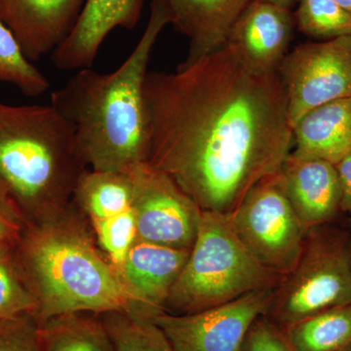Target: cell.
I'll return each instance as SVG.
<instances>
[{"instance_id":"cell-19","label":"cell","mask_w":351,"mask_h":351,"mask_svg":"<svg viewBox=\"0 0 351 351\" xmlns=\"http://www.w3.org/2000/svg\"><path fill=\"white\" fill-rule=\"evenodd\" d=\"M40 351H114L101 314L55 316L39 326Z\"/></svg>"},{"instance_id":"cell-15","label":"cell","mask_w":351,"mask_h":351,"mask_svg":"<svg viewBox=\"0 0 351 351\" xmlns=\"http://www.w3.org/2000/svg\"><path fill=\"white\" fill-rule=\"evenodd\" d=\"M295 25L290 9L251 0L235 21L226 43L254 68L277 71L288 54Z\"/></svg>"},{"instance_id":"cell-32","label":"cell","mask_w":351,"mask_h":351,"mask_svg":"<svg viewBox=\"0 0 351 351\" xmlns=\"http://www.w3.org/2000/svg\"><path fill=\"white\" fill-rule=\"evenodd\" d=\"M343 226H346V228H348V230L351 232V216L350 218H348L346 219L345 223H343Z\"/></svg>"},{"instance_id":"cell-20","label":"cell","mask_w":351,"mask_h":351,"mask_svg":"<svg viewBox=\"0 0 351 351\" xmlns=\"http://www.w3.org/2000/svg\"><path fill=\"white\" fill-rule=\"evenodd\" d=\"M283 332L295 351H343L351 345V304L314 314Z\"/></svg>"},{"instance_id":"cell-16","label":"cell","mask_w":351,"mask_h":351,"mask_svg":"<svg viewBox=\"0 0 351 351\" xmlns=\"http://www.w3.org/2000/svg\"><path fill=\"white\" fill-rule=\"evenodd\" d=\"M169 25L186 36L191 62L223 47L235 21L251 0H156Z\"/></svg>"},{"instance_id":"cell-25","label":"cell","mask_w":351,"mask_h":351,"mask_svg":"<svg viewBox=\"0 0 351 351\" xmlns=\"http://www.w3.org/2000/svg\"><path fill=\"white\" fill-rule=\"evenodd\" d=\"M90 225L101 250L119 271L137 239V226L133 209L131 208L117 216Z\"/></svg>"},{"instance_id":"cell-30","label":"cell","mask_w":351,"mask_h":351,"mask_svg":"<svg viewBox=\"0 0 351 351\" xmlns=\"http://www.w3.org/2000/svg\"><path fill=\"white\" fill-rule=\"evenodd\" d=\"M263 1L269 2V3L276 4V5L284 7V8L292 9L295 4H299L301 0H263Z\"/></svg>"},{"instance_id":"cell-2","label":"cell","mask_w":351,"mask_h":351,"mask_svg":"<svg viewBox=\"0 0 351 351\" xmlns=\"http://www.w3.org/2000/svg\"><path fill=\"white\" fill-rule=\"evenodd\" d=\"M169 25L152 0L144 34L125 61L110 73L76 71L51 94V104L75 127L76 144L89 169L127 172L147 162L151 149L145 85L159 34Z\"/></svg>"},{"instance_id":"cell-8","label":"cell","mask_w":351,"mask_h":351,"mask_svg":"<svg viewBox=\"0 0 351 351\" xmlns=\"http://www.w3.org/2000/svg\"><path fill=\"white\" fill-rule=\"evenodd\" d=\"M277 73L294 129L314 108L351 97V36L299 44L288 52Z\"/></svg>"},{"instance_id":"cell-7","label":"cell","mask_w":351,"mask_h":351,"mask_svg":"<svg viewBox=\"0 0 351 351\" xmlns=\"http://www.w3.org/2000/svg\"><path fill=\"white\" fill-rule=\"evenodd\" d=\"M228 217L240 242L261 265L282 277L292 271L301 257L307 230L277 174L256 184Z\"/></svg>"},{"instance_id":"cell-13","label":"cell","mask_w":351,"mask_h":351,"mask_svg":"<svg viewBox=\"0 0 351 351\" xmlns=\"http://www.w3.org/2000/svg\"><path fill=\"white\" fill-rule=\"evenodd\" d=\"M277 178L306 230L335 223L341 213V188L334 164L289 154Z\"/></svg>"},{"instance_id":"cell-1","label":"cell","mask_w":351,"mask_h":351,"mask_svg":"<svg viewBox=\"0 0 351 351\" xmlns=\"http://www.w3.org/2000/svg\"><path fill=\"white\" fill-rule=\"evenodd\" d=\"M145 95L147 162L170 176L202 212L232 214L292 151L280 76L254 68L228 43L174 73H149Z\"/></svg>"},{"instance_id":"cell-31","label":"cell","mask_w":351,"mask_h":351,"mask_svg":"<svg viewBox=\"0 0 351 351\" xmlns=\"http://www.w3.org/2000/svg\"><path fill=\"white\" fill-rule=\"evenodd\" d=\"M339 5L351 12V0H335Z\"/></svg>"},{"instance_id":"cell-9","label":"cell","mask_w":351,"mask_h":351,"mask_svg":"<svg viewBox=\"0 0 351 351\" xmlns=\"http://www.w3.org/2000/svg\"><path fill=\"white\" fill-rule=\"evenodd\" d=\"M129 171L133 179L132 209L137 239L191 250L202 213L195 201L170 176L149 162Z\"/></svg>"},{"instance_id":"cell-28","label":"cell","mask_w":351,"mask_h":351,"mask_svg":"<svg viewBox=\"0 0 351 351\" xmlns=\"http://www.w3.org/2000/svg\"><path fill=\"white\" fill-rule=\"evenodd\" d=\"M22 218L13 203L0 189V249L11 246L19 239Z\"/></svg>"},{"instance_id":"cell-26","label":"cell","mask_w":351,"mask_h":351,"mask_svg":"<svg viewBox=\"0 0 351 351\" xmlns=\"http://www.w3.org/2000/svg\"><path fill=\"white\" fill-rule=\"evenodd\" d=\"M0 351H40L36 318L24 315L0 320Z\"/></svg>"},{"instance_id":"cell-34","label":"cell","mask_w":351,"mask_h":351,"mask_svg":"<svg viewBox=\"0 0 351 351\" xmlns=\"http://www.w3.org/2000/svg\"><path fill=\"white\" fill-rule=\"evenodd\" d=\"M175 348V351H186V350H180V348Z\"/></svg>"},{"instance_id":"cell-3","label":"cell","mask_w":351,"mask_h":351,"mask_svg":"<svg viewBox=\"0 0 351 351\" xmlns=\"http://www.w3.org/2000/svg\"><path fill=\"white\" fill-rule=\"evenodd\" d=\"M21 242L23 277L40 326L55 316L125 311L137 315L119 272L101 250L93 230L75 203L31 223Z\"/></svg>"},{"instance_id":"cell-27","label":"cell","mask_w":351,"mask_h":351,"mask_svg":"<svg viewBox=\"0 0 351 351\" xmlns=\"http://www.w3.org/2000/svg\"><path fill=\"white\" fill-rule=\"evenodd\" d=\"M240 351H295L285 332L265 315L252 324Z\"/></svg>"},{"instance_id":"cell-29","label":"cell","mask_w":351,"mask_h":351,"mask_svg":"<svg viewBox=\"0 0 351 351\" xmlns=\"http://www.w3.org/2000/svg\"><path fill=\"white\" fill-rule=\"evenodd\" d=\"M341 188V212L351 216V152L335 164Z\"/></svg>"},{"instance_id":"cell-35","label":"cell","mask_w":351,"mask_h":351,"mask_svg":"<svg viewBox=\"0 0 351 351\" xmlns=\"http://www.w3.org/2000/svg\"><path fill=\"white\" fill-rule=\"evenodd\" d=\"M350 258H351V239H350Z\"/></svg>"},{"instance_id":"cell-12","label":"cell","mask_w":351,"mask_h":351,"mask_svg":"<svg viewBox=\"0 0 351 351\" xmlns=\"http://www.w3.org/2000/svg\"><path fill=\"white\" fill-rule=\"evenodd\" d=\"M86 0H0V21L29 61L56 49L71 32Z\"/></svg>"},{"instance_id":"cell-6","label":"cell","mask_w":351,"mask_h":351,"mask_svg":"<svg viewBox=\"0 0 351 351\" xmlns=\"http://www.w3.org/2000/svg\"><path fill=\"white\" fill-rule=\"evenodd\" d=\"M351 232L327 223L307 230L292 271L274 289L267 316L281 330L332 307L351 304Z\"/></svg>"},{"instance_id":"cell-24","label":"cell","mask_w":351,"mask_h":351,"mask_svg":"<svg viewBox=\"0 0 351 351\" xmlns=\"http://www.w3.org/2000/svg\"><path fill=\"white\" fill-rule=\"evenodd\" d=\"M9 250L10 246L0 249V320L34 317L38 302Z\"/></svg>"},{"instance_id":"cell-14","label":"cell","mask_w":351,"mask_h":351,"mask_svg":"<svg viewBox=\"0 0 351 351\" xmlns=\"http://www.w3.org/2000/svg\"><path fill=\"white\" fill-rule=\"evenodd\" d=\"M143 5L144 0H86L73 31L51 53L53 64L60 71L91 68L113 29H135Z\"/></svg>"},{"instance_id":"cell-4","label":"cell","mask_w":351,"mask_h":351,"mask_svg":"<svg viewBox=\"0 0 351 351\" xmlns=\"http://www.w3.org/2000/svg\"><path fill=\"white\" fill-rule=\"evenodd\" d=\"M87 169L75 127L52 106L0 101V189L21 216L34 223L63 211Z\"/></svg>"},{"instance_id":"cell-33","label":"cell","mask_w":351,"mask_h":351,"mask_svg":"<svg viewBox=\"0 0 351 351\" xmlns=\"http://www.w3.org/2000/svg\"><path fill=\"white\" fill-rule=\"evenodd\" d=\"M343 351H351V345L348 346V348H346V350Z\"/></svg>"},{"instance_id":"cell-22","label":"cell","mask_w":351,"mask_h":351,"mask_svg":"<svg viewBox=\"0 0 351 351\" xmlns=\"http://www.w3.org/2000/svg\"><path fill=\"white\" fill-rule=\"evenodd\" d=\"M0 82L14 85L27 97H38L50 87L47 77L29 61L10 29L0 21Z\"/></svg>"},{"instance_id":"cell-23","label":"cell","mask_w":351,"mask_h":351,"mask_svg":"<svg viewBox=\"0 0 351 351\" xmlns=\"http://www.w3.org/2000/svg\"><path fill=\"white\" fill-rule=\"evenodd\" d=\"M295 24L306 36L328 40L351 36V12L335 0H301Z\"/></svg>"},{"instance_id":"cell-5","label":"cell","mask_w":351,"mask_h":351,"mask_svg":"<svg viewBox=\"0 0 351 351\" xmlns=\"http://www.w3.org/2000/svg\"><path fill=\"white\" fill-rule=\"evenodd\" d=\"M281 278L249 253L226 215L202 212L195 244L166 301L165 313H199L276 286Z\"/></svg>"},{"instance_id":"cell-21","label":"cell","mask_w":351,"mask_h":351,"mask_svg":"<svg viewBox=\"0 0 351 351\" xmlns=\"http://www.w3.org/2000/svg\"><path fill=\"white\" fill-rule=\"evenodd\" d=\"M114 351H175L165 332L151 318L125 311L101 314Z\"/></svg>"},{"instance_id":"cell-10","label":"cell","mask_w":351,"mask_h":351,"mask_svg":"<svg viewBox=\"0 0 351 351\" xmlns=\"http://www.w3.org/2000/svg\"><path fill=\"white\" fill-rule=\"evenodd\" d=\"M276 286L249 293L199 313H163L152 320L163 330L176 348L240 351L252 324L269 311Z\"/></svg>"},{"instance_id":"cell-18","label":"cell","mask_w":351,"mask_h":351,"mask_svg":"<svg viewBox=\"0 0 351 351\" xmlns=\"http://www.w3.org/2000/svg\"><path fill=\"white\" fill-rule=\"evenodd\" d=\"M73 201L90 223L128 211L133 202L130 171L87 169L76 184Z\"/></svg>"},{"instance_id":"cell-11","label":"cell","mask_w":351,"mask_h":351,"mask_svg":"<svg viewBox=\"0 0 351 351\" xmlns=\"http://www.w3.org/2000/svg\"><path fill=\"white\" fill-rule=\"evenodd\" d=\"M189 253V249L136 239L117 272L135 304L137 315L152 319L165 313L166 301Z\"/></svg>"},{"instance_id":"cell-17","label":"cell","mask_w":351,"mask_h":351,"mask_svg":"<svg viewBox=\"0 0 351 351\" xmlns=\"http://www.w3.org/2000/svg\"><path fill=\"white\" fill-rule=\"evenodd\" d=\"M350 152L351 97L314 108L293 129L292 156L335 165Z\"/></svg>"}]
</instances>
